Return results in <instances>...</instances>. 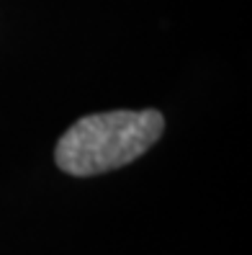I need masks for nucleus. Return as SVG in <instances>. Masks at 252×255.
I'll use <instances>...</instances> for the list:
<instances>
[{"mask_svg": "<svg viewBox=\"0 0 252 255\" xmlns=\"http://www.w3.org/2000/svg\"><path fill=\"white\" fill-rule=\"evenodd\" d=\"M165 131L157 109L103 111L83 116L54 147L57 168L67 175L90 178L139 160Z\"/></svg>", "mask_w": 252, "mask_h": 255, "instance_id": "f257e3e1", "label": "nucleus"}]
</instances>
